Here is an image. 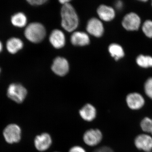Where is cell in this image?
Here are the masks:
<instances>
[{"label": "cell", "instance_id": "cell-10", "mask_svg": "<svg viewBox=\"0 0 152 152\" xmlns=\"http://www.w3.org/2000/svg\"><path fill=\"white\" fill-rule=\"evenodd\" d=\"M79 114L83 121L91 122L96 118L97 112L94 106L92 104L88 103L85 104L79 110Z\"/></svg>", "mask_w": 152, "mask_h": 152}, {"label": "cell", "instance_id": "cell-32", "mask_svg": "<svg viewBox=\"0 0 152 152\" xmlns=\"http://www.w3.org/2000/svg\"></svg>", "mask_w": 152, "mask_h": 152}, {"label": "cell", "instance_id": "cell-23", "mask_svg": "<svg viewBox=\"0 0 152 152\" xmlns=\"http://www.w3.org/2000/svg\"><path fill=\"white\" fill-rule=\"evenodd\" d=\"M29 4L32 6H39L46 2V0H27Z\"/></svg>", "mask_w": 152, "mask_h": 152}, {"label": "cell", "instance_id": "cell-8", "mask_svg": "<svg viewBox=\"0 0 152 152\" xmlns=\"http://www.w3.org/2000/svg\"><path fill=\"white\" fill-rule=\"evenodd\" d=\"M140 24V18L135 13L131 12L127 14L123 20V26L128 31L137 30Z\"/></svg>", "mask_w": 152, "mask_h": 152}, {"label": "cell", "instance_id": "cell-19", "mask_svg": "<svg viewBox=\"0 0 152 152\" xmlns=\"http://www.w3.org/2000/svg\"><path fill=\"white\" fill-rule=\"evenodd\" d=\"M136 62L141 67L146 68L152 67V57L150 56L140 55L137 58Z\"/></svg>", "mask_w": 152, "mask_h": 152}, {"label": "cell", "instance_id": "cell-7", "mask_svg": "<svg viewBox=\"0 0 152 152\" xmlns=\"http://www.w3.org/2000/svg\"><path fill=\"white\" fill-rule=\"evenodd\" d=\"M135 146L138 150L145 152L152 150V137L148 134H140L134 139Z\"/></svg>", "mask_w": 152, "mask_h": 152}, {"label": "cell", "instance_id": "cell-12", "mask_svg": "<svg viewBox=\"0 0 152 152\" xmlns=\"http://www.w3.org/2000/svg\"><path fill=\"white\" fill-rule=\"evenodd\" d=\"M52 69L55 74L60 76L65 75L69 70L67 61L64 58L58 57L54 61Z\"/></svg>", "mask_w": 152, "mask_h": 152}, {"label": "cell", "instance_id": "cell-2", "mask_svg": "<svg viewBox=\"0 0 152 152\" xmlns=\"http://www.w3.org/2000/svg\"><path fill=\"white\" fill-rule=\"evenodd\" d=\"M24 34L28 40L34 43H38L45 38L46 30L42 24L34 22L26 26Z\"/></svg>", "mask_w": 152, "mask_h": 152}, {"label": "cell", "instance_id": "cell-17", "mask_svg": "<svg viewBox=\"0 0 152 152\" xmlns=\"http://www.w3.org/2000/svg\"><path fill=\"white\" fill-rule=\"evenodd\" d=\"M71 42L74 45L83 46L88 45L90 39L86 33L82 32H76L72 35Z\"/></svg>", "mask_w": 152, "mask_h": 152}, {"label": "cell", "instance_id": "cell-16", "mask_svg": "<svg viewBox=\"0 0 152 152\" xmlns=\"http://www.w3.org/2000/svg\"><path fill=\"white\" fill-rule=\"evenodd\" d=\"M97 13L100 19L105 21H110L115 17L114 9L104 5H102L98 8Z\"/></svg>", "mask_w": 152, "mask_h": 152}, {"label": "cell", "instance_id": "cell-5", "mask_svg": "<svg viewBox=\"0 0 152 152\" xmlns=\"http://www.w3.org/2000/svg\"><path fill=\"white\" fill-rule=\"evenodd\" d=\"M83 139L84 143L88 146H96L102 140V133L99 129H89L84 133Z\"/></svg>", "mask_w": 152, "mask_h": 152}, {"label": "cell", "instance_id": "cell-31", "mask_svg": "<svg viewBox=\"0 0 152 152\" xmlns=\"http://www.w3.org/2000/svg\"></svg>", "mask_w": 152, "mask_h": 152}, {"label": "cell", "instance_id": "cell-20", "mask_svg": "<svg viewBox=\"0 0 152 152\" xmlns=\"http://www.w3.org/2000/svg\"><path fill=\"white\" fill-rule=\"evenodd\" d=\"M140 127L142 130L146 134H151L152 129V119L149 117L144 118L141 121Z\"/></svg>", "mask_w": 152, "mask_h": 152}, {"label": "cell", "instance_id": "cell-11", "mask_svg": "<svg viewBox=\"0 0 152 152\" xmlns=\"http://www.w3.org/2000/svg\"><path fill=\"white\" fill-rule=\"evenodd\" d=\"M6 50L11 55H15L21 50L24 47V43L20 38L11 37L6 41Z\"/></svg>", "mask_w": 152, "mask_h": 152}, {"label": "cell", "instance_id": "cell-30", "mask_svg": "<svg viewBox=\"0 0 152 152\" xmlns=\"http://www.w3.org/2000/svg\"><path fill=\"white\" fill-rule=\"evenodd\" d=\"M151 134L152 135V131H151Z\"/></svg>", "mask_w": 152, "mask_h": 152}, {"label": "cell", "instance_id": "cell-6", "mask_svg": "<svg viewBox=\"0 0 152 152\" xmlns=\"http://www.w3.org/2000/svg\"><path fill=\"white\" fill-rule=\"evenodd\" d=\"M53 139L51 136L47 132L42 133L36 136L34 140L36 149L39 152H45L51 147Z\"/></svg>", "mask_w": 152, "mask_h": 152}, {"label": "cell", "instance_id": "cell-14", "mask_svg": "<svg viewBox=\"0 0 152 152\" xmlns=\"http://www.w3.org/2000/svg\"><path fill=\"white\" fill-rule=\"evenodd\" d=\"M50 41L53 46L56 48H63L65 44V37L64 33L59 30H55L50 37Z\"/></svg>", "mask_w": 152, "mask_h": 152}, {"label": "cell", "instance_id": "cell-27", "mask_svg": "<svg viewBox=\"0 0 152 152\" xmlns=\"http://www.w3.org/2000/svg\"><path fill=\"white\" fill-rule=\"evenodd\" d=\"M70 1H69V0H61V1H59L63 5L66 4H68Z\"/></svg>", "mask_w": 152, "mask_h": 152}, {"label": "cell", "instance_id": "cell-28", "mask_svg": "<svg viewBox=\"0 0 152 152\" xmlns=\"http://www.w3.org/2000/svg\"><path fill=\"white\" fill-rule=\"evenodd\" d=\"M3 48H4L3 44L2 42L0 40V54L2 52L3 50Z\"/></svg>", "mask_w": 152, "mask_h": 152}, {"label": "cell", "instance_id": "cell-4", "mask_svg": "<svg viewBox=\"0 0 152 152\" xmlns=\"http://www.w3.org/2000/svg\"><path fill=\"white\" fill-rule=\"evenodd\" d=\"M3 135L6 141L8 143L18 142L21 138V130L18 125L11 124L5 128Z\"/></svg>", "mask_w": 152, "mask_h": 152}, {"label": "cell", "instance_id": "cell-22", "mask_svg": "<svg viewBox=\"0 0 152 152\" xmlns=\"http://www.w3.org/2000/svg\"><path fill=\"white\" fill-rule=\"evenodd\" d=\"M144 90L147 96L152 100V77L148 79L146 81Z\"/></svg>", "mask_w": 152, "mask_h": 152}, {"label": "cell", "instance_id": "cell-29", "mask_svg": "<svg viewBox=\"0 0 152 152\" xmlns=\"http://www.w3.org/2000/svg\"><path fill=\"white\" fill-rule=\"evenodd\" d=\"M1 72H2L1 68V67H0V76H1Z\"/></svg>", "mask_w": 152, "mask_h": 152}, {"label": "cell", "instance_id": "cell-21", "mask_svg": "<svg viewBox=\"0 0 152 152\" xmlns=\"http://www.w3.org/2000/svg\"><path fill=\"white\" fill-rule=\"evenodd\" d=\"M142 31L149 38H152V21L147 20L142 25Z\"/></svg>", "mask_w": 152, "mask_h": 152}, {"label": "cell", "instance_id": "cell-1", "mask_svg": "<svg viewBox=\"0 0 152 152\" xmlns=\"http://www.w3.org/2000/svg\"><path fill=\"white\" fill-rule=\"evenodd\" d=\"M61 25L63 28L68 32L75 30L78 25V18L73 7L70 4L63 6L61 12Z\"/></svg>", "mask_w": 152, "mask_h": 152}, {"label": "cell", "instance_id": "cell-26", "mask_svg": "<svg viewBox=\"0 0 152 152\" xmlns=\"http://www.w3.org/2000/svg\"><path fill=\"white\" fill-rule=\"evenodd\" d=\"M116 7L117 8L120 9L121 8L123 7V3L121 1H118L116 3Z\"/></svg>", "mask_w": 152, "mask_h": 152}, {"label": "cell", "instance_id": "cell-25", "mask_svg": "<svg viewBox=\"0 0 152 152\" xmlns=\"http://www.w3.org/2000/svg\"><path fill=\"white\" fill-rule=\"evenodd\" d=\"M93 152H114L113 150L110 147L102 146L94 150Z\"/></svg>", "mask_w": 152, "mask_h": 152}, {"label": "cell", "instance_id": "cell-3", "mask_svg": "<svg viewBox=\"0 0 152 152\" xmlns=\"http://www.w3.org/2000/svg\"><path fill=\"white\" fill-rule=\"evenodd\" d=\"M27 94L26 88L20 83H11L7 89V96L18 104L22 103L24 101Z\"/></svg>", "mask_w": 152, "mask_h": 152}, {"label": "cell", "instance_id": "cell-9", "mask_svg": "<svg viewBox=\"0 0 152 152\" xmlns=\"http://www.w3.org/2000/svg\"><path fill=\"white\" fill-rule=\"evenodd\" d=\"M126 102L129 108L133 110H137L142 108L145 105V100L140 94L132 93L127 96Z\"/></svg>", "mask_w": 152, "mask_h": 152}, {"label": "cell", "instance_id": "cell-13", "mask_svg": "<svg viewBox=\"0 0 152 152\" xmlns=\"http://www.w3.org/2000/svg\"><path fill=\"white\" fill-rule=\"evenodd\" d=\"M87 31L91 34L97 37H99L103 34V25L99 20L93 18L88 22Z\"/></svg>", "mask_w": 152, "mask_h": 152}, {"label": "cell", "instance_id": "cell-15", "mask_svg": "<svg viewBox=\"0 0 152 152\" xmlns=\"http://www.w3.org/2000/svg\"><path fill=\"white\" fill-rule=\"evenodd\" d=\"M11 24L14 27L18 28H24L27 23V18L23 12H17L11 16Z\"/></svg>", "mask_w": 152, "mask_h": 152}, {"label": "cell", "instance_id": "cell-33", "mask_svg": "<svg viewBox=\"0 0 152 152\" xmlns=\"http://www.w3.org/2000/svg\"><path fill=\"white\" fill-rule=\"evenodd\" d=\"M151 152H152L151 151Z\"/></svg>", "mask_w": 152, "mask_h": 152}, {"label": "cell", "instance_id": "cell-18", "mask_svg": "<svg viewBox=\"0 0 152 152\" xmlns=\"http://www.w3.org/2000/svg\"><path fill=\"white\" fill-rule=\"evenodd\" d=\"M109 51L112 57L115 60H118L124 56L122 47L117 44H112L109 47Z\"/></svg>", "mask_w": 152, "mask_h": 152}, {"label": "cell", "instance_id": "cell-24", "mask_svg": "<svg viewBox=\"0 0 152 152\" xmlns=\"http://www.w3.org/2000/svg\"><path fill=\"white\" fill-rule=\"evenodd\" d=\"M68 152H87L83 147L79 145H75L72 147Z\"/></svg>", "mask_w": 152, "mask_h": 152}]
</instances>
